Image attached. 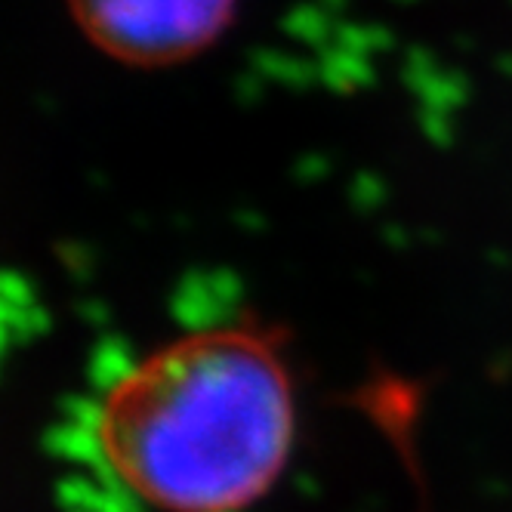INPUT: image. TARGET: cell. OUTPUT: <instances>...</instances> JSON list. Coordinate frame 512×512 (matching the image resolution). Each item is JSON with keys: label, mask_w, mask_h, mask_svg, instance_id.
<instances>
[{"label": "cell", "mask_w": 512, "mask_h": 512, "mask_svg": "<svg viewBox=\"0 0 512 512\" xmlns=\"http://www.w3.org/2000/svg\"><path fill=\"white\" fill-rule=\"evenodd\" d=\"M84 38L133 68L179 65L229 31L238 0H65Z\"/></svg>", "instance_id": "2"}, {"label": "cell", "mask_w": 512, "mask_h": 512, "mask_svg": "<svg viewBox=\"0 0 512 512\" xmlns=\"http://www.w3.org/2000/svg\"><path fill=\"white\" fill-rule=\"evenodd\" d=\"M294 442V377L260 324L161 343L105 389L96 411L105 466L161 512L250 509L278 485Z\"/></svg>", "instance_id": "1"}]
</instances>
